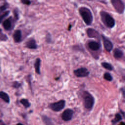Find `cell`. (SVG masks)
<instances>
[{
  "label": "cell",
  "mask_w": 125,
  "mask_h": 125,
  "mask_svg": "<svg viewBox=\"0 0 125 125\" xmlns=\"http://www.w3.org/2000/svg\"><path fill=\"white\" fill-rule=\"evenodd\" d=\"M79 14L86 25H90L93 20V17L90 10L84 6L79 8Z\"/></svg>",
  "instance_id": "obj_1"
},
{
  "label": "cell",
  "mask_w": 125,
  "mask_h": 125,
  "mask_svg": "<svg viewBox=\"0 0 125 125\" xmlns=\"http://www.w3.org/2000/svg\"><path fill=\"white\" fill-rule=\"evenodd\" d=\"M101 19L103 23L108 28H112L115 25V21L108 12L102 10L100 12Z\"/></svg>",
  "instance_id": "obj_2"
},
{
  "label": "cell",
  "mask_w": 125,
  "mask_h": 125,
  "mask_svg": "<svg viewBox=\"0 0 125 125\" xmlns=\"http://www.w3.org/2000/svg\"><path fill=\"white\" fill-rule=\"evenodd\" d=\"M83 105L88 109H91L94 104L95 100L94 97L87 91H83L82 93Z\"/></svg>",
  "instance_id": "obj_3"
},
{
  "label": "cell",
  "mask_w": 125,
  "mask_h": 125,
  "mask_svg": "<svg viewBox=\"0 0 125 125\" xmlns=\"http://www.w3.org/2000/svg\"><path fill=\"white\" fill-rule=\"evenodd\" d=\"M111 2L114 9L119 14H123L125 10L124 3L121 0H112Z\"/></svg>",
  "instance_id": "obj_4"
},
{
  "label": "cell",
  "mask_w": 125,
  "mask_h": 125,
  "mask_svg": "<svg viewBox=\"0 0 125 125\" xmlns=\"http://www.w3.org/2000/svg\"><path fill=\"white\" fill-rule=\"evenodd\" d=\"M65 105V101L63 100H60L57 102L51 104L49 105L50 108L54 111H60L62 110Z\"/></svg>",
  "instance_id": "obj_5"
},
{
  "label": "cell",
  "mask_w": 125,
  "mask_h": 125,
  "mask_svg": "<svg viewBox=\"0 0 125 125\" xmlns=\"http://www.w3.org/2000/svg\"><path fill=\"white\" fill-rule=\"evenodd\" d=\"M74 74L75 76L79 78L86 77L88 76L90 73L88 70L85 67H80L73 71Z\"/></svg>",
  "instance_id": "obj_6"
},
{
  "label": "cell",
  "mask_w": 125,
  "mask_h": 125,
  "mask_svg": "<svg viewBox=\"0 0 125 125\" xmlns=\"http://www.w3.org/2000/svg\"><path fill=\"white\" fill-rule=\"evenodd\" d=\"M101 37L102 38L104 48L107 52H110L113 47V44L112 42L109 39H108L104 35H102Z\"/></svg>",
  "instance_id": "obj_7"
},
{
  "label": "cell",
  "mask_w": 125,
  "mask_h": 125,
  "mask_svg": "<svg viewBox=\"0 0 125 125\" xmlns=\"http://www.w3.org/2000/svg\"><path fill=\"white\" fill-rule=\"evenodd\" d=\"M86 33L88 37L90 38H95L97 40L100 39L101 36L99 32L93 28H87L86 30Z\"/></svg>",
  "instance_id": "obj_8"
},
{
  "label": "cell",
  "mask_w": 125,
  "mask_h": 125,
  "mask_svg": "<svg viewBox=\"0 0 125 125\" xmlns=\"http://www.w3.org/2000/svg\"><path fill=\"white\" fill-rule=\"evenodd\" d=\"M73 111L69 108L65 109L62 113V118L63 120L65 121H70L73 116Z\"/></svg>",
  "instance_id": "obj_9"
},
{
  "label": "cell",
  "mask_w": 125,
  "mask_h": 125,
  "mask_svg": "<svg viewBox=\"0 0 125 125\" xmlns=\"http://www.w3.org/2000/svg\"><path fill=\"white\" fill-rule=\"evenodd\" d=\"M88 46L90 50L96 51L100 49L101 46V44L100 42H98L96 41H90L88 42Z\"/></svg>",
  "instance_id": "obj_10"
},
{
  "label": "cell",
  "mask_w": 125,
  "mask_h": 125,
  "mask_svg": "<svg viewBox=\"0 0 125 125\" xmlns=\"http://www.w3.org/2000/svg\"><path fill=\"white\" fill-rule=\"evenodd\" d=\"M25 46L26 47L31 49H36L38 48V45L36 41L34 38H30L25 42Z\"/></svg>",
  "instance_id": "obj_11"
},
{
  "label": "cell",
  "mask_w": 125,
  "mask_h": 125,
  "mask_svg": "<svg viewBox=\"0 0 125 125\" xmlns=\"http://www.w3.org/2000/svg\"><path fill=\"white\" fill-rule=\"evenodd\" d=\"M41 63V60L40 58H38L36 59L34 64L35 71L36 73L39 75L41 74V69H40Z\"/></svg>",
  "instance_id": "obj_12"
},
{
  "label": "cell",
  "mask_w": 125,
  "mask_h": 125,
  "mask_svg": "<svg viewBox=\"0 0 125 125\" xmlns=\"http://www.w3.org/2000/svg\"><path fill=\"white\" fill-rule=\"evenodd\" d=\"M124 56V52L119 49V48H115L113 50V56L116 59H120L122 58Z\"/></svg>",
  "instance_id": "obj_13"
},
{
  "label": "cell",
  "mask_w": 125,
  "mask_h": 125,
  "mask_svg": "<svg viewBox=\"0 0 125 125\" xmlns=\"http://www.w3.org/2000/svg\"><path fill=\"white\" fill-rule=\"evenodd\" d=\"M21 32L20 30H17L13 34V38L15 42H19L21 41Z\"/></svg>",
  "instance_id": "obj_14"
},
{
  "label": "cell",
  "mask_w": 125,
  "mask_h": 125,
  "mask_svg": "<svg viewBox=\"0 0 125 125\" xmlns=\"http://www.w3.org/2000/svg\"><path fill=\"white\" fill-rule=\"evenodd\" d=\"M0 97L1 99H2L4 102L9 103L10 102V98L8 96V95L5 92H4L3 91L0 92Z\"/></svg>",
  "instance_id": "obj_15"
},
{
  "label": "cell",
  "mask_w": 125,
  "mask_h": 125,
  "mask_svg": "<svg viewBox=\"0 0 125 125\" xmlns=\"http://www.w3.org/2000/svg\"><path fill=\"white\" fill-rule=\"evenodd\" d=\"M101 65L104 68H105V69H107L108 70L112 71L113 69V65L109 62H103L101 63Z\"/></svg>",
  "instance_id": "obj_16"
},
{
  "label": "cell",
  "mask_w": 125,
  "mask_h": 125,
  "mask_svg": "<svg viewBox=\"0 0 125 125\" xmlns=\"http://www.w3.org/2000/svg\"><path fill=\"white\" fill-rule=\"evenodd\" d=\"M3 26L5 29L9 30L11 27V22L9 20H6L3 22Z\"/></svg>",
  "instance_id": "obj_17"
},
{
  "label": "cell",
  "mask_w": 125,
  "mask_h": 125,
  "mask_svg": "<svg viewBox=\"0 0 125 125\" xmlns=\"http://www.w3.org/2000/svg\"><path fill=\"white\" fill-rule=\"evenodd\" d=\"M42 120L46 125H54L51 120L45 116H42Z\"/></svg>",
  "instance_id": "obj_18"
},
{
  "label": "cell",
  "mask_w": 125,
  "mask_h": 125,
  "mask_svg": "<svg viewBox=\"0 0 125 125\" xmlns=\"http://www.w3.org/2000/svg\"><path fill=\"white\" fill-rule=\"evenodd\" d=\"M104 78L109 82H111L113 80V77L109 72H105L104 74Z\"/></svg>",
  "instance_id": "obj_19"
},
{
  "label": "cell",
  "mask_w": 125,
  "mask_h": 125,
  "mask_svg": "<svg viewBox=\"0 0 125 125\" xmlns=\"http://www.w3.org/2000/svg\"><path fill=\"white\" fill-rule=\"evenodd\" d=\"M20 102L26 108L29 107L31 105V104L30 103V102L28 101L27 99H22L21 100Z\"/></svg>",
  "instance_id": "obj_20"
},
{
  "label": "cell",
  "mask_w": 125,
  "mask_h": 125,
  "mask_svg": "<svg viewBox=\"0 0 125 125\" xmlns=\"http://www.w3.org/2000/svg\"><path fill=\"white\" fill-rule=\"evenodd\" d=\"M122 119V116L121 115L119 114V113H117L115 115V117L114 118V119L113 120V122L114 123H115V122H118L120 120H121Z\"/></svg>",
  "instance_id": "obj_21"
},
{
  "label": "cell",
  "mask_w": 125,
  "mask_h": 125,
  "mask_svg": "<svg viewBox=\"0 0 125 125\" xmlns=\"http://www.w3.org/2000/svg\"><path fill=\"white\" fill-rule=\"evenodd\" d=\"M46 42L48 43H50L51 41V37L49 33H47L46 35Z\"/></svg>",
  "instance_id": "obj_22"
},
{
  "label": "cell",
  "mask_w": 125,
  "mask_h": 125,
  "mask_svg": "<svg viewBox=\"0 0 125 125\" xmlns=\"http://www.w3.org/2000/svg\"><path fill=\"white\" fill-rule=\"evenodd\" d=\"M9 13V11H7L6 12L4 13L3 14H2V15H1V16H0V22H1V21H2V20L3 18H4L5 17H6V16L8 15Z\"/></svg>",
  "instance_id": "obj_23"
},
{
  "label": "cell",
  "mask_w": 125,
  "mask_h": 125,
  "mask_svg": "<svg viewBox=\"0 0 125 125\" xmlns=\"http://www.w3.org/2000/svg\"><path fill=\"white\" fill-rule=\"evenodd\" d=\"M13 87L16 88H18L19 87H20L21 86V83H19L18 82H15L13 83Z\"/></svg>",
  "instance_id": "obj_24"
},
{
  "label": "cell",
  "mask_w": 125,
  "mask_h": 125,
  "mask_svg": "<svg viewBox=\"0 0 125 125\" xmlns=\"http://www.w3.org/2000/svg\"><path fill=\"white\" fill-rule=\"evenodd\" d=\"M21 2L24 4H26V5H29L31 4V1H30V0H21Z\"/></svg>",
  "instance_id": "obj_25"
},
{
  "label": "cell",
  "mask_w": 125,
  "mask_h": 125,
  "mask_svg": "<svg viewBox=\"0 0 125 125\" xmlns=\"http://www.w3.org/2000/svg\"><path fill=\"white\" fill-rule=\"evenodd\" d=\"M6 8V6H5V5H4L3 6H2V7H1V8H0V9L1 10H4V9H5Z\"/></svg>",
  "instance_id": "obj_26"
},
{
  "label": "cell",
  "mask_w": 125,
  "mask_h": 125,
  "mask_svg": "<svg viewBox=\"0 0 125 125\" xmlns=\"http://www.w3.org/2000/svg\"><path fill=\"white\" fill-rule=\"evenodd\" d=\"M0 125H5L2 121H0Z\"/></svg>",
  "instance_id": "obj_27"
},
{
  "label": "cell",
  "mask_w": 125,
  "mask_h": 125,
  "mask_svg": "<svg viewBox=\"0 0 125 125\" xmlns=\"http://www.w3.org/2000/svg\"><path fill=\"white\" fill-rule=\"evenodd\" d=\"M125 125V123H124V122H122V123H121L120 124V125Z\"/></svg>",
  "instance_id": "obj_28"
},
{
  "label": "cell",
  "mask_w": 125,
  "mask_h": 125,
  "mask_svg": "<svg viewBox=\"0 0 125 125\" xmlns=\"http://www.w3.org/2000/svg\"><path fill=\"white\" fill-rule=\"evenodd\" d=\"M71 25L70 24V25H69V29H68V30H69V31H70V29H71Z\"/></svg>",
  "instance_id": "obj_29"
},
{
  "label": "cell",
  "mask_w": 125,
  "mask_h": 125,
  "mask_svg": "<svg viewBox=\"0 0 125 125\" xmlns=\"http://www.w3.org/2000/svg\"><path fill=\"white\" fill-rule=\"evenodd\" d=\"M17 125H22V124H21V123H19V124H18Z\"/></svg>",
  "instance_id": "obj_30"
}]
</instances>
